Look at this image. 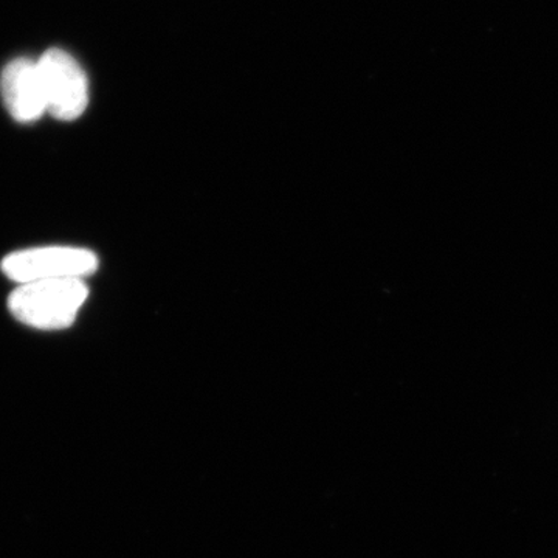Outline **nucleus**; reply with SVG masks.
<instances>
[{"label": "nucleus", "mask_w": 558, "mask_h": 558, "mask_svg": "<svg viewBox=\"0 0 558 558\" xmlns=\"http://www.w3.org/2000/svg\"><path fill=\"white\" fill-rule=\"evenodd\" d=\"M89 296L84 279H50L17 286L9 299L13 317L40 330L69 328Z\"/></svg>", "instance_id": "obj_1"}, {"label": "nucleus", "mask_w": 558, "mask_h": 558, "mask_svg": "<svg viewBox=\"0 0 558 558\" xmlns=\"http://www.w3.org/2000/svg\"><path fill=\"white\" fill-rule=\"evenodd\" d=\"M98 269V258L87 248L38 247L11 253L2 260V270L17 284L50 279H84Z\"/></svg>", "instance_id": "obj_2"}, {"label": "nucleus", "mask_w": 558, "mask_h": 558, "mask_svg": "<svg viewBox=\"0 0 558 558\" xmlns=\"http://www.w3.org/2000/svg\"><path fill=\"white\" fill-rule=\"evenodd\" d=\"M38 65L47 112L61 121L80 119L89 105V81L75 58L51 49L40 57Z\"/></svg>", "instance_id": "obj_3"}, {"label": "nucleus", "mask_w": 558, "mask_h": 558, "mask_svg": "<svg viewBox=\"0 0 558 558\" xmlns=\"http://www.w3.org/2000/svg\"><path fill=\"white\" fill-rule=\"evenodd\" d=\"M0 90L10 116L20 123H33L47 112L38 62L25 58L11 61L3 69Z\"/></svg>", "instance_id": "obj_4"}]
</instances>
